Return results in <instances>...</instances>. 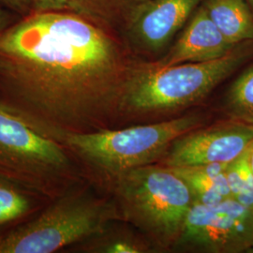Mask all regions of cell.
<instances>
[{"instance_id": "6da1fadb", "label": "cell", "mask_w": 253, "mask_h": 253, "mask_svg": "<svg viewBox=\"0 0 253 253\" xmlns=\"http://www.w3.org/2000/svg\"><path fill=\"white\" fill-rule=\"evenodd\" d=\"M135 67L114 37L78 14L36 12L0 33V102L58 141L116 128Z\"/></svg>"}, {"instance_id": "7a4b0ae2", "label": "cell", "mask_w": 253, "mask_h": 253, "mask_svg": "<svg viewBox=\"0 0 253 253\" xmlns=\"http://www.w3.org/2000/svg\"><path fill=\"white\" fill-rule=\"evenodd\" d=\"M204 124L202 115L192 114L155 124L69 133L59 142L85 177L108 186L118 175L163 159L177 138Z\"/></svg>"}, {"instance_id": "3957f363", "label": "cell", "mask_w": 253, "mask_h": 253, "mask_svg": "<svg viewBox=\"0 0 253 253\" xmlns=\"http://www.w3.org/2000/svg\"><path fill=\"white\" fill-rule=\"evenodd\" d=\"M253 55V41L206 62L136 65L122 103V118L172 112L202 100Z\"/></svg>"}, {"instance_id": "277c9868", "label": "cell", "mask_w": 253, "mask_h": 253, "mask_svg": "<svg viewBox=\"0 0 253 253\" xmlns=\"http://www.w3.org/2000/svg\"><path fill=\"white\" fill-rule=\"evenodd\" d=\"M120 219L114 198L96 195L82 182L1 236L0 253L61 252L99 235Z\"/></svg>"}, {"instance_id": "5b68a950", "label": "cell", "mask_w": 253, "mask_h": 253, "mask_svg": "<svg viewBox=\"0 0 253 253\" xmlns=\"http://www.w3.org/2000/svg\"><path fill=\"white\" fill-rule=\"evenodd\" d=\"M121 220L154 244L172 249L193 204L186 181L166 166L145 165L124 172L108 186Z\"/></svg>"}, {"instance_id": "8992f818", "label": "cell", "mask_w": 253, "mask_h": 253, "mask_svg": "<svg viewBox=\"0 0 253 253\" xmlns=\"http://www.w3.org/2000/svg\"><path fill=\"white\" fill-rule=\"evenodd\" d=\"M0 173L54 200L84 181L67 147L21 118L0 114Z\"/></svg>"}, {"instance_id": "52a82bcc", "label": "cell", "mask_w": 253, "mask_h": 253, "mask_svg": "<svg viewBox=\"0 0 253 253\" xmlns=\"http://www.w3.org/2000/svg\"><path fill=\"white\" fill-rule=\"evenodd\" d=\"M172 249L209 253H251L253 209L235 198L214 205L193 202Z\"/></svg>"}, {"instance_id": "ba28073f", "label": "cell", "mask_w": 253, "mask_h": 253, "mask_svg": "<svg viewBox=\"0 0 253 253\" xmlns=\"http://www.w3.org/2000/svg\"><path fill=\"white\" fill-rule=\"evenodd\" d=\"M202 127V126H201ZM177 138L162 165L177 168L235 162L253 145V126L230 119Z\"/></svg>"}, {"instance_id": "9c48e42d", "label": "cell", "mask_w": 253, "mask_h": 253, "mask_svg": "<svg viewBox=\"0 0 253 253\" xmlns=\"http://www.w3.org/2000/svg\"><path fill=\"white\" fill-rule=\"evenodd\" d=\"M202 0H147L134 10L132 42L149 53L161 51L189 20Z\"/></svg>"}, {"instance_id": "30bf717a", "label": "cell", "mask_w": 253, "mask_h": 253, "mask_svg": "<svg viewBox=\"0 0 253 253\" xmlns=\"http://www.w3.org/2000/svg\"><path fill=\"white\" fill-rule=\"evenodd\" d=\"M235 46L222 35L203 6L190 20L169 53L153 64L169 67L177 64L206 62L224 56Z\"/></svg>"}, {"instance_id": "8fae6325", "label": "cell", "mask_w": 253, "mask_h": 253, "mask_svg": "<svg viewBox=\"0 0 253 253\" xmlns=\"http://www.w3.org/2000/svg\"><path fill=\"white\" fill-rule=\"evenodd\" d=\"M51 201L0 173V237L35 217Z\"/></svg>"}, {"instance_id": "7c38bea8", "label": "cell", "mask_w": 253, "mask_h": 253, "mask_svg": "<svg viewBox=\"0 0 253 253\" xmlns=\"http://www.w3.org/2000/svg\"><path fill=\"white\" fill-rule=\"evenodd\" d=\"M229 165L211 163L171 169L186 181L195 203L214 205L233 198L226 174Z\"/></svg>"}, {"instance_id": "4fadbf2b", "label": "cell", "mask_w": 253, "mask_h": 253, "mask_svg": "<svg viewBox=\"0 0 253 253\" xmlns=\"http://www.w3.org/2000/svg\"><path fill=\"white\" fill-rule=\"evenodd\" d=\"M204 7L230 43L253 41V16L247 0H207Z\"/></svg>"}, {"instance_id": "5bb4252c", "label": "cell", "mask_w": 253, "mask_h": 253, "mask_svg": "<svg viewBox=\"0 0 253 253\" xmlns=\"http://www.w3.org/2000/svg\"><path fill=\"white\" fill-rule=\"evenodd\" d=\"M223 110L230 119L253 126V65L241 73L227 92Z\"/></svg>"}, {"instance_id": "9a60e30c", "label": "cell", "mask_w": 253, "mask_h": 253, "mask_svg": "<svg viewBox=\"0 0 253 253\" xmlns=\"http://www.w3.org/2000/svg\"><path fill=\"white\" fill-rule=\"evenodd\" d=\"M112 224L99 235L92 236L77 246L85 253H141L147 252V247L133 236L119 235L111 229Z\"/></svg>"}, {"instance_id": "2e32d148", "label": "cell", "mask_w": 253, "mask_h": 253, "mask_svg": "<svg viewBox=\"0 0 253 253\" xmlns=\"http://www.w3.org/2000/svg\"><path fill=\"white\" fill-rule=\"evenodd\" d=\"M253 145L235 162L230 163L226 174L233 198L253 209V172L250 157Z\"/></svg>"}, {"instance_id": "e0dca14e", "label": "cell", "mask_w": 253, "mask_h": 253, "mask_svg": "<svg viewBox=\"0 0 253 253\" xmlns=\"http://www.w3.org/2000/svg\"><path fill=\"white\" fill-rule=\"evenodd\" d=\"M37 12L71 11L83 8L84 0H31Z\"/></svg>"}, {"instance_id": "ac0fdd59", "label": "cell", "mask_w": 253, "mask_h": 253, "mask_svg": "<svg viewBox=\"0 0 253 253\" xmlns=\"http://www.w3.org/2000/svg\"><path fill=\"white\" fill-rule=\"evenodd\" d=\"M12 9H17L19 11H26L32 7L31 0H0Z\"/></svg>"}, {"instance_id": "d6986e66", "label": "cell", "mask_w": 253, "mask_h": 253, "mask_svg": "<svg viewBox=\"0 0 253 253\" xmlns=\"http://www.w3.org/2000/svg\"><path fill=\"white\" fill-rule=\"evenodd\" d=\"M0 114H2V115H7V116H10V117H14V118H21V119L26 120L22 116H20L16 111H14L13 109L10 108L9 106H7V105H5V104H3V103H1V102H0ZM26 121H27V120H26ZM27 122H28V121H27ZM28 123H29V122H28ZM29 124H30V123H29Z\"/></svg>"}, {"instance_id": "ffe728a7", "label": "cell", "mask_w": 253, "mask_h": 253, "mask_svg": "<svg viewBox=\"0 0 253 253\" xmlns=\"http://www.w3.org/2000/svg\"><path fill=\"white\" fill-rule=\"evenodd\" d=\"M6 22H7V17H6V14L4 13L3 10L0 9V33L7 27L6 25Z\"/></svg>"}, {"instance_id": "44dd1931", "label": "cell", "mask_w": 253, "mask_h": 253, "mask_svg": "<svg viewBox=\"0 0 253 253\" xmlns=\"http://www.w3.org/2000/svg\"><path fill=\"white\" fill-rule=\"evenodd\" d=\"M147 0H124V2L126 3V4H128V5H132V6H134V8H138V7H140L141 5H143L144 3H145ZM135 10V9H134Z\"/></svg>"}, {"instance_id": "7402d4cb", "label": "cell", "mask_w": 253, "mask_h": 253, "mask_svg": "<svg viewBox=\"0 0 253 253\" xmlns=\"http://www.w3.org/2000/svg\"><path fill=\"white\" fill-rule=\"evenodd\" d=\"M250 161H251V166H252V170H253V151H252V153H251V157H250Z\"/></svg>"}, {"instance_id": "603a6c76", "label": "cell", "mask_w": 253, "mask_h": 253, "mask_svg": "<svg viewBox=\"0 0 253 253\" xmlns=\"http://www.w3.org/2000/svg\"><path fill=\"white\" fill-rule=\"evenodd\" d=\"M247 1H248V2H250V3H251V5H252V6H253V0H247Z\"/></svg>"}, {"instance_id": "cb8c5ba5", "label": "cell", "mask_w": 253, "mask_h": 253, "mask_svg": "<svg viewBox=\"0 0 253 253\" xmlns=\"http://www.w3.org/2000/svg\"><path fill=\"white\" fill-rule=\"evenodd\" d=\"M253 253V250H252V251H251V253Z\"/></svg>"}]
</instances>
